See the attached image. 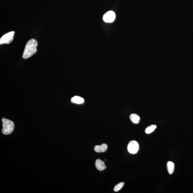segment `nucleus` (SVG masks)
<instances>
[{"mask_svg": "<svg viewBox=\"0 0 193 193\" xmlns=\"http://www.w3.org/2000/svg\"><path fill=\"white\" fill-rule=\"evenodd\" d=\"M38 42L35 39H32L27 43L23 52V58L26 59L29 58L37 51Z\"/></svg>", "mask_w": 193, "mask_h": 193, "instance_id": "obj_1", "label": "nucleus"}, {"mask_svg": "<svg viewBox=\"0 0 193 193\" xmlns=\"http://www.w3.org/2000/svg\"><path fill=\"white\" fill-rule=\"evenodd\" d=\"M3 122V129L2 130L3 134L8 135L11 134L13 131L15 125L12 121L4 118L2 119Z\"/></svg>", "mask_w": 193, "mask_h": 193, "instance_id": "obj_2", "label": "nucleus"}, {"mask_svg": "<svg viewBox=\"0 0 193 193\" xmlns=\"http://www.w3.org/2000/svg\"><path fill=\"white\" fill-rule=\"evenodd\" d=\"M15 32L12 31L3 35L0 39V44H10L14 39Z\"/></svg>", "mask_w": 193, "mask_h": 193, "instance_id": "obj_3", "label": "nucleus"}, {"mask_svg": "<svg viewBox=\"0 0 193 193\" xmlns=\"http://www.w3.org/2000/svg\"><path fill=\"white\" fill-rule=\"evenodd\" d=\"M139 148V146L138 142L134 140L130 142L127 146L128 152L132 154H136L138 152Z\"/></svg>", "mask_w": 193, "mask_h": 193, "instance_id": "obj_4", "label": "nucleus"}, {"mask_svg": "<svg viewBox=\"0 0 193 193\" xmlns=\"http://www.w3.org/2000/svg\"><path fill=\"white\" fill-rule=\"evenodd\" d=\"M115 18H116V14L112 11H109L106 13L103 17L104 21L105 22L109 23L113 22Z\"/></svg>", "mask_w": 193, "mask_h": 193, "instance_id": "obj_5", "label": "nucleus"}, {"mask_svg": "<svg viewBox=\"0 0 193 193\" xmlns=\"http://www.w3.org/2000/svg\"><path fill=\"white\" fill-rule=\"evenodd\" d=\"M95 166L99 171H102L106 169V166L104 161L100 159H97L95 162Z\"/></svg>", "mask_w": 193, "mask_h": 193, "instance_id": "obj_6", "label": "nucleus"}, {"mask_svg": "<svg viewBox=\"0 0 193 193\" xmlns=\"http://www.w3.org/2000/svg\"><path fill=\"white\" fill-rule=\"evenodd\" d=\"M107 149L108 146L105 143L102 144L101 145L95 146L94 147L95 151L98 153L105 152Z\"/></svg>", "mask_w": 193, "mask_h": 193, "instance_id": "obj_7", "label": "nucleus"}, {"mask_svg": "<svg viewBox=\"0 0 193 193\" xmlns=\"http://www.w3.org/2000/svg\"><path fill=\"white\" fill-rule=\"evenodd\" d=\"M84 99L80 97L75 96L71 99V102L72 103L77 104H81L84 103Z\"/></svg>", "mask_w": 193, "mask_h": 193, "instance_id": "obj_8", "label": "nucleus"}, {"mask_svg": "<svg viewBox=\"0 0 193 193\" xmlns=\"http://www.w3.org/2000/svg\"><path fill=\"white\" fill-rule=\"evenodd\" d=\"M130 119L133 123L138 124L140 122V118L136 114H132L129 116Z\"/></svg>", "mask_w": 193, "mask_h": 193, "instance_id": "obj_9", "label": "nucleus"}, {"mask_svg": "<svg viewBox=\"0 0 193 193\" xmlns=\"http://www.w3.org/2000/svg\"><path fill=\"white\" fill-rule=\"evenodd\" d=\"M168 172L169 174H172L174 172L175 169V165L173 162L169 161L167 164Z\"/></svg>", "mask_w": 193, "mask_h": 193, "instance_id": "obj_10", "label": "nucleus"}, {"mask_svg": "<svg viewBox=\"0 0 193 193\" xmlns=\"http://www.w3.org/2000/svg\"><path fill=\"white\" fill-rule=\"evenodd\" d=\"M157 126L154 124L149 126L145 129V132L146 134H149L154 132L156 129Z\"/></svg>", "mask_w": 193, "mask_h": 193, "instance_id": "obj_11", "label": "nucleus"}, {"mask_svg": "<svg viewBox=\"0 0 193 193\" xmlns=\"http://www.w3.org/2000/svg\"><path fill=\"white\" fill-rule=\"evenodd\" d=\"M124 185V183L123 182L117 184V185L115 186L114 188V191L115 192H118L123 187Z\"/></svg>", "mask_w": 193, "mask_h": 193, "instance_id": "obj_12", "label": "nucleus"}]
</instances>
